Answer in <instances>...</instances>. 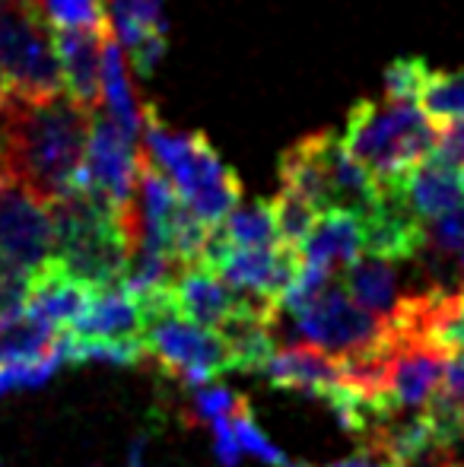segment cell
<instances>
[{"label": "cell", "mask_w": 464, "mask_h": 467, "mask_svg": "<svg viewBox=\"0 0 464 467\" xmlns=\"http://www.w3.org/2000/svg\"><path fill=\"white\" fill-rule=\"evenodd\" d=\"M96 111L61 96L45 102L16 96L0 115V156L13 179L45 203L70 194L80 182Z\"/></svg>", "instance_id": "6da1fadb"}, {"label": "cell", "mask_w": 464, "mask_h": 467, "mask_svg": "<svg viewBox=\"0 0 464 467\" xmlns=\"http://www.w3.org/2000/svg\"><path fill=\"white\" fill-rule=\"evenodd\" d=\"M48 210L55 226V258L64 271L93 293L121 286L137 252L134 229L83 188L51 201Z\"/></svg>", "instance_id": "7a4b0ae2"}, {"label": "cell", "mask_w": 464, "mask_h": 467, "mask_svg": "<svg viewBox=\"0 0 464 467\" xmlns=\"http://www.w3.org/2000/svg\"><path fill=\"white\" fill-rule=\"evenodd\" d=\"M140 153L172 182L188 210L207 226H220L239 207V175L220 160V153L201 130H188V134L169 130L156 105L143 109Z\"/></svg>", "instance_id": "3957f363"}, {"label": "cell", "mask_w": 464, "mask_h": 467, "mask_svg": "<svg viewBox=\"0 0 464 467\" xmlns=\"http://www.w3.org/2000/svg\"><path fill=\"white\" fill-rule=\"evenodd\" d=\"M344 147L363 162L378 185L401 182L414 166L433 156L439 130L417 102H356L347 111Z\"/></svg>", "instance_id": "277c9868"}, {"label": "cell", "mask_w": 464, "mask_h": 467, "mask_svg": "<svg viewBox=\"0 0 464 467\" xmlns=\"http://www.w3.org/2000/svg\"><path fill=\"white\" fill-rule=\"evenodd\" d=\"M0 70L26 102L61 96L64 77L42 0H0Z\"/></svg>", "instance_id": "5b68a950"}, {"label": "cell", "mask_w": 464, "mask_h": 467, "mask_svg": "<svg viewBox=\"0 0 464 467\" xmlns=\"http://www.w3.org/2000/svg\"><path fill=\"white\" fill-rule=\"evenodd\" d=\"M140 175V150L124 134L108 115L96 111L89 124L87 156H83V172L77 188L89 191L102 203L115 210L137 235L140 245V220L134 213V188Z\"/></svg>", "instance_id": "8992f818"}, {"label": "cell", "mask_w": 464, "mask_h": 467, "mask_svg": "<svg viewBox=\"0 0 464 467\" xmlns=\"http://www.w3.org/2000/svg\"><path fill=\"white\" fill-rule=\"evenodd\" d=\"M293 318V331L303 337V344L328 353V357H350L388 347L395 340V331L385 318L363 308L344 286H331L322 299H315L309 308H303Z\"/></svg>", "instance_id": "52a82bcc"}, {"label": "cell", "mask_w": 464, "mask_h": 467, "mask_svg": "<svg viewBox=\"0 0 464 467\" xmlns=\"http://www.w3.org/2000/svg\"><path fill=\"white\" fill-rule=\"evenodd\" d=\"M143 347H147V357H153L191 388H204L220 372H230V353H226L223 337L185 318L179 308L147 321Z\"/></svg>", "instance_id": "ba28073f"}, {"label": "cell", "mask_w": 464, "mask_h": 467, "mask_svg": "<svg viewBox=\"0 0 464 467\" xmlns=\"http://www.w3.org/2000/svg\"><path fill=\"white\" fill-rule=\"evenodd\" d=\"M0 258L38 271L55 258V226L51 210L29 188L10 182L0 191Z\"/></svg>", "instance_id": "9c48e42d"}, {"label": "cell", "mask_w": 464, "mask_h": 467, "mask_svg": "<svg viewBox=\"0 0 464 467\" xmlns=\"http://www.w3.org/2000/svg\"><path fill=\"white\" fill-rule=\"evenodd\" d=\"M363 248L382 261H417L427 252L429 226L407 203L397 182L378 185V197L363 216Z\"/></svg>", "instance_id": "30bf717a"}, {"label": "cell", "mask_w": 464, "mask_h": 467, "mask_svg": "<svg viewBox=\"0 0 464 467\" xmlns=\"http://www.w3.org/2000/svg\"><path fill=\"white\" fill-rule=\"evenodd\" d=\"M452 353L446 347L433 344L427 337H401L395 334V347L388 357V375H385V404L391 417L397 410H417L433 400L442 375H446V359Z\"/></svg>", "instance_id": "8fae6325"}, {"label": "cell", "mask_w": 464, "mask_h": 467, "mask_svg": "<svg viewBox=\"0 0 464 467\" xmlns=\"http://www.w3.org/2000/svg\"><path fill=\"white\" fill-rule=\"evenodd\" d=\"M172 296L185 318L198 321V325L211 327V331H220L226 321H232L242 312H252V308H277L254 299V296L239 293L217 271H211L204 265L181 267L179 277L172 280Z\"/></svg>", "instance_id": "7c38bea8"}, {"label": "cell", "mask_w": 464, "mask_h": 467, "mask_svg": "<svg viewBox=\"0 0 464 467\" xmlns=\"http://www.w3.org/2000/svg\"><path fill=\"white\" fill-rule=\"evenodd\" d=\"M112 32L106 29H57L55 51L61 64L64 89L77 105L96 111L102 105V42Z\"/></svg>", "instance_id": "4fadbf2b"}, {"label": "cell", "mask_w": 464, "mask_h": 467, "mask_svg": "<svg viewBox=\"0 0 464 467\" xmlns=\"http://www.w3.org/2000/svg\"><path fill=\"white\" fill-rule=\"evenodd\" d=\"M89 299H93V289L70 277L57 258H48L38 271H32L23 312L61 331V327H70L80 318Z\"/></svg>", "instance_id": "5bb4252c"}, {"label": "cell", "mask_w": 464, "mask_h": 467, "mask_svg": "<svg viewBox=\"0 0 464 467\" xmlns=\"http://www.w3.org/2000/svg\"><path fill=\"white\" fill-rule=\"evenodd\" d=\"M261 375L273 388H280V391L312 394V398H322V400H328L344 381L341 369H337V359L309 344L273 353L264 363Z\"/></svg>", "instance_id": "9a60e30c"}, {"label": "cell", "mask_w": 464, "mask_h": 467, "mask_svg": "<svg viewBox=\"0 0 464 467\" xmlns=\"http://www.w3.org/2000/svg\"><path fill=\"white\" fill-rule=\"evenodd\" d=\"M397 188L404 191V197L417 210V216H423L427 223L464 207V172L436 160V156H427L420 166L410 169L397 182Z\"/></svg>", "instance_id": "2e32d148"}, {"label": "cell", "mask_w": 464, "mask_h": 467, "mask_svg": "<svg viewBox=\"0 0 464 467\" xmlns=\"http://www.w3.org/2000/svg\"><path fill=\"white\" fill-rule=\"evenodd\" d=\"M363 252V223L350 210H328L318 216L309 239L299 248L303 265H315L325 271L344 274Z\"/></svg>", "instance_id": "e0dca14e"}, {"label": "cell", "mask_w": 464, "mask_h": 467, "mask_svg": "<svg viewBox=\"0 0 464 467\" xmlns=\"http://www.w3.org/2000/svg\"><path fill=\"white\" fill-rule=\"evenodd\" d=\"M143 315L137 299L124 286L96 289L83 315L64 331L77 337H106V340H143Z\"/></svg>", "instance_id": "ac0fdd59"}, {"label": "cell", "mask_w": 464, "mask_h": 467, "mask_svg": "<svg viewBox=\"0 0 464 467\" xmlns=\"http://www.w3.org/2000/svg\"><path fill=\"white\" fill-rule=\"evenodd\" d=\"M102 102L108 109V118L130 137L140 140L143 137V105L137 102L134 87L128 80V67H124L121 42L115 38V32H108L102 42Z\"/></svg>", "instance_id": "d6986e66"}, {"label": "cell", "mask_w": 464, "mask_h": 467, "mask_svg": "<svg viewBox=\"0 0 464 467\" xmlns=\"http://www.w3.org/2000/svg\"><path fill=\"white\" fill-rule=\"evenodd\" d=\"M341 286L347 289L353 299L363 308H369L372 315L388 321L395 315V308L401 306L404 296L397 293L401 283H397V274L391 267V261L382 258H356L347 271L341 274Z\"/></svg>", "instance_id": "ffe728a7"}, {"label": "cell", "mask_w": 464, "mask_h": 467, "mask_svg": "<svg viewBox=\"0 0 464 467\" xmlns=\"http://www.w3.org/2000/svg\"><path fill=\"white\" fill-rule=\"evenodd\" d=\"M61 331L45 321L16 312L10 318H0V363H19V359L45 357L57 347Z\"/></svg>", "instance_id": "44dd1931"}, {"label": "cell", "mask_w": 464, "mask_h": 467, "mask_svg": "<svg viewBox=\"0 0 464 467\" xmlns=\"http://www.w3.org/2000/svg\"><path fill=\"white\" fill-rule=\"evenodd\" d=\"M223 233L232 245L239 248H277L284 245L280 242V229H277V220H273V210L267 201H254V203H245V207H235L223 223Z\"/></svg>", "instance_id": "7402d4cb"}, {"label": "cell", "mask_w": 464, "mask_h": 467, "mask_svg": "<svg viewBox=\"0 0 464 467\" xmlns=\"http://www.w3.org/2000/svg\"><path fill=\"white\" fill-rule=\"evenodd\" d=\"M417 105L436 124H449L464 118V70H459V74H436L433 70Z\"/></svg>", "instance_id": "603a6c76"}, {"label": "cell", "mask_w": 464, "mask_h": 467, "mask_svg": "<svg viewBox=\"0 0 464 467\" xmlns=\"http://www.w3.org/2000/svg\"><path fill=\"white\" fill-rule=\"evenodd\" d=\"M271 210H273V220H277V229H280V242L286 248H303V242L309 239L312 226L318 223V210L312 207L305 197L293 194V191H280L277 197L271 201Z\"/></svg>", "instance_id": "cb8c5ba5"}, {"label": "cell", "mask_w": 464, "mask_h": 467, "mask_svg": "<svg viewBox=\"0 0 464 467\" xmlns=\"http://www.w3.org/2000/svg\"><path fill=\"white\" fill-rule=\"evenodd\" d=\"M108 0H45V16L55 29H106Z\"/></svg>", "instance_id": "d4e9b609"}, {"label": "cell", "mask_w": 464, "mask_h": 467, "mask_svg": "<svg viewBox=\"0 0 464 467\" xmlns=\"http://www.w3.org/2000/svg\"><path fill=\"white\" fill-rule=\"evenodd\" d=\"M427 420L433 426V436L442 449H455L464 442V400L449 394L446 388L433 394V400L427 404Z\"/></svg>", "instance_id": "484cf974"}, {"label": "cell", "mask_w": 464, "mask_h": 467, "mask_svg": "<svg viewBox=\"0 0 464 467\" xmlns=\"http://www.w3.org/2000/svg\"><path fill=\"white\" fill-rule=\"evenodd\" d=\"M429 74L423 57H397L388 70H385V99L391 102H417L427 87Z\"/></svg>", "instance_id": "4316f807"}, {"label": "cell", "mask_w": 464, "mask_h": 467, "mask_svg": "<svg viewBox=\"0 0 464 467\" xmlns=\"http://www.w3.org/2000/svg\"><path fill=\"white\" fill-rule=\"evenodd\" d=\"M232 432H235V442H239L242 451H248V455L261 458L264 464H273V467H284L286 464L284 451H280L277 445H273L271 439H267L264 432L258 430V423H254L248 400H242L239 410L232 413Z\"/></svg>", "instance_id": "83f0119b"}, {"label": "cell", "mask_w": 464, "mask_h": 467, "mask_svg": "<svg viewBox=\"0 0 464 467\" xmlns=\"http://www.w3.org/2000/svg\"><path fill=\"white\" fill-rule=\"evenodd\" d=\"M29 280L32 271L0 258V318H10V315L23 312L26 296H29Z\"/></svg>", "instance_id": "f1b7e54d"}, {"label": "cell", "mask_w": 464, "mask_h": 467, "mask_svg": "<svg viewBox=\"0 0 464 467\" xmlns=\"http://www.w3.org/2000/svg\"><path fill=\"white\" fill-rule=\"evenodd\" d=\"M427 248H433V252H439V254H461L464 252V207L439 216V220H433Z\"/></svg>", "instance_id": "f546056e"}, {"label": "cell", "mask_w": 464, "mask_h": 467, "mask_svg": "<svg viewBox=\"0 0 464 467\" xmlns=\"http://www.w3.org/2000/svg\"><path fill=\"white\" fill-rule=\"evenodd\" d=\"M242 400L245 398L232 394L230 388H201V391L194 394V413H198V420H204V423H213V420H220V417H232Z\"/></svg>", "instance_id": "4dcf8cb0"}, {"label": "cell", "mask_w": 464, "mask_h": 467, "mask_svg": "<svg viewBox=\"0 0 464 467\" xmlns=\"http://www.w3.org/2000/svg\"><path fill=\"white\" fill-rule=\"evenodd\" d=\"M130 67H134L137 77H153V70L160 67L162 55H166V29L162 32H150V36H143L137 45H130Z\"/></svg>", "instance_id": "1f68e13d"}, {"label": "cell", "mask_w": 464, "mask_h": 467, "mask_svg": "<svg viewBox=\"0 0 464 467\" xmlns=\"http://www.w3.org/2000/svg\"><path fill=\"white\" fill-rule=\"evenodd\" d=\"M433 156L464 172V118H459V121H449L446 128L439 130V140H436Z\"/></svg>", "instance_id": "d6a6232c"}, {"label": "cell", "mask_w": 464, "mask_h": 467, "mask_svg": "<svg viewBox=\"0 0 464 467\" xmlns=\"http://www.w3.org/2000/svg\"><path fill=\"white\" fill-rule=\"evenodd\" d=\"M213 455L223 467H235L239 464V442H235V432H232V417H220L213 420Z\"/></svg>", "instance_id": "836d02e7"}, {"label": "cell", "mask_w": 464, "mask_h": 467, "mask_svg": "<svg viewBox=\"0 0 464 467\" xmlns=\"http://www.w3.org/2000/svg\"><path fill=\"white\" fill-rule=\"evenodd\" d=\"M331 467H404V464H397L395 458L385 455L378 445H372V449H363L359 455L341 458V462H335Z\"/></svg>", "instance_id": "e575fe53"}, {"label": "cell", "mask_w": 464, "mask_h": 467, "mask_svg": "<svg viewBox=\"0 0 464 467\" xmlns=\"http://www.w3.org/2000/svg\"><path fill=\"white\" fill-rule=\"evenodd\" d=\"M442 388L449 394L464 400V350H455L452 357L446 359V375H442Z\"/></svg>", "instance_id": "d590c367"}, {"label": "cell", "mask_w": 464, "mask_h": 467, "mask_svg": "<svg viewBox=\"0 0 464 467\" xmlns=\"http://www.w3.org/2000/svg\"><path fill=\"white\" fill-rule=\"evenodd\" d=\"M16 102V89H13V83H10V77L0 70V115H4L10 105Z\"/></svg>", "instance_id": "8d00e7d4"}, {"label": "cell", "mask_w": 464, "mask_h": 467, "mask_svg": "<svg viewBox=\"0 0 464 467\" xmlns=\"http://www.w3.org/2000/svg\"><path fill=\"white\" fill-rule=\"evenodd\" d=\"M143 449H147V439H134V445H130V451H128V464L124 467H143Z\"/></svg>", "instance_id": "74e56055"}, {"label": "cell", "mask_w": 464, "mask_h": 467, "mask_svg": "<svg viewBox=\"0 0 464 467\" xmlns=\"http://www.w3.org/2000/svg\"><path fill=\"white\" fill-rule=\"evenodd\" d=\"M459 271H461V277H464V252L459 254Z\"/></svg>", "instance_id": "f35d334b"}, {"label": "cell", "mask_w": 464, "mask_h": 467, "mask_svg": "<svg viewBox=\"0 0 464 467\" xmlns=\"http://www.w3.org/2000/svg\"><path fill=\"white\" fill-rule=\"evenodd\" d=\"M284 467H312V464H284Z\"/></svg>", "instance_id": "ab89813d"}]
</instances>
